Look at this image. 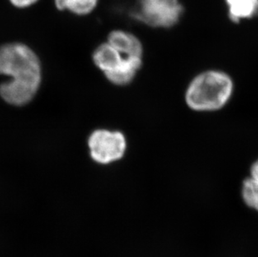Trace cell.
Returning <instances> with one entry per match:
<instances>
[{"label":"cell","instance_id":"cell-12","mask_svg":"<svg viewBox=\"0 0 258 257\" xmlns=\"http://www.w3.org/2000/svg\"><path fill=\"white\" fill-rule=\"evenodd\" d=\"M251 178L258 181V160L254 163V165L251 167Z\"/></svg>","mask_w":258,"mask_h":257},{"label":"cell","instance_id":"cell-2","mask_svg":"<svg viewBox=\"0 0 258 257\" xmlns=\"http://www.w3.org/2000/svg\"><path fill=\"white\" fill-rule=\"evenodd\" d=\"M231 78L219 71H207L193 80L186 91V103L200 111L221 109L231 97Z\"/></svg>","mask_w":258,"mask_h":257},{"label":"cell","instance_id":"cell-3","mask_svg":"<svg viewBox=\"0 0 258 257\" xmlns=\"http://www.w3.org/2000/svg\"><path fill=\"white\" fill-rule=\"evenodd\" d=\"M182 13L180 0H138L132 15L149 26L171 28L179 22Z\"/></svg>","mask_w":258,"mask_h":257},{"label":"cell","instance_id":"cell-4","mask_svg":"<svg viewBox=\"0 0 258 257\" xmlns=\"http://www.w3.org/2000/svg\"><path fill=\"white\" fill-rule=\"evenodd\" d=\"M88 145L93 160L100 164H109L124 155L126 142L118 131L97 130L90 135Z\"/></svg>","mask_w":258,"mask_h":257},{"label":"cell","instance_id":"cell-5","mask_svg":"<svg viewBox=\"0 0 258 257\" xmlns=\"http://www.w3.org/2000/svg\"><path fill=\"white\" fill-rule=\"evenodd\" d=\"M92 58L95 66L106 75L119 68L127 57L122 55L112 45L105 42L95 49Z\"/></svg>","mask_w":258,"mask_h":257},{"label":"cell","instance_id":"cell-6","mask_svg":"<svg viewBox=\"0 0 258 257\" xmlns=\"http://www.w3.org/2000/svg\"><path fill=\"white\" fill-rule=\"evenodd\" d=\"M107 42L122 55L142 58L143 51L142 44L139 39L131 33L119 29L113 30L108 35Z\"/></svg>","mask_w":258,"mask_h":257},{"label":"cell","instance_id":"cell-8","mask_svg":"<svg viewBox=\"0 0 258 257\" xmlns=\"http://www.w3.org/2000/svg\"><path fill=\"white\" fill-rule=\"evenodd\" d=\"M142 66V58L127 57L124 63L113 72L105 76L110 82L115 85H124L131 82Z\"/></svg>","mask_w":258,"mask_h":257},{"label":"cell","instance_id":"cell-9","mask_svg":"<svg viewBox=\"0 0 258 257\" xmlns=\"http://www.w3.org/2000/svg\"><path fill=\"white\" fill-rule=\"evenodd\" d=\"M100 0H54L55 9L60 12L85 17L92 14L99 5Z\"/></svg>","mask_w":258,"mask_h":257},{"label":"cell","instance_id":"cell-11","mask_svg":"<svg viewBox=\"0 0 258 257\" xmlns=\"http://www.w3.org/2000/svg\"><path fill=\"white\" fill-rule=\"evenodd\" d=\"M13 7L18 10H25L37 5L40 0H8Z\"/></svg>","mask_w":258,"mask_h":257},{"label":"cell","instance_id":"cell-10","mask_svg":"<svg viewBox=\"0 0 258 257\" xmlns=\"http://www.w3.org/2000/svg\"><path fill=\"white\" fill-rule=\"evenodd\" d=\"M242 198L246 206L258 212V181L250 178L242 187Z\"/></svg>","mask_w":258,"mask_h":257},{"label":"cell","instance_id":"cell-7","mask_svg":"<svg viewBox=\"0 0 258 257\" xmlns=\"http://www.w3.org/2000/svg\"><path fill=\"white\" fill-rule=\"evenodd\" d=\"M231 21L238 23L258 16V0H226Z\"/></svg>","mask_w":258,"mask_h":257},{"label":"cell","instance_id":"cell-1","mask_svg":"<svg viewBox=\"0 0 258 257\" xmlns=\"http://www.w3.org/2000/svg\"><path fill=\"white\" fill-rule=\"evenodd\" d=\"M0 75L12 80L0 85L5 102L22 106L31 101L41 83V63L37 53L21 42L0 45Z\"/></svg>","mask_w":258,"mask_h":257}]
</instances>
